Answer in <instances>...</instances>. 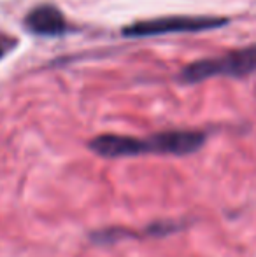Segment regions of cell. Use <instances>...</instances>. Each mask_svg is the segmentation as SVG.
I'll list each match as a JSON object with an SVG mask.
<instances>
[{
	"label": "cell",
	"mask_w": 256,
	"mask_h": 257,
	"mask_svg": "<svg viewBox=\"0 0 256 257\" xmlns=\"http://www.w3.org/2000/svg\"><path fill=\"white\" fill-rule=\"evenodd\" d=\"M228 20L216 16H163L133 23L125 28L123 34L128 37H151V35L179 34V32H202L209 28L223 27Z\"/></svg>",
	"instance_id": "obj_3"
},
{
	"label": "cell",
	"mask_w": 256,
	"mask_h": 257,
	"mask_svg": "<svg viewBox=\"0 0 256 257\" xmlns=\"http://www.w3.org/2000/svg\"><path fill=\"white\" fill-rule=\"evenodd\" d=\"M256 70V46L244 48L239 51L226 53L218 58H204L195 63L188 65L183 70L181 77L186 82L204 81L207 77L214 75H232V77H240L247 75Z\"/></svg>",
	"instance_id": "obj_2"
},
{
	"label": "cell",
	"mask_w": 256,
	"mask_h": 257,
	"mask_svg": "<svg viewBox=\"0 0 256 257\" xmlns=\"http://www.w3.org/2000/svg\"><path fill=\"white\" fill-rule=\"evenodd\" d=\"M205 142L202 132L174 130L156 133L147 139L123 135H99L90 142V149L104 158H132L140 154H174L186 156L198 151Z\"/></svg>",
	"instance_id": "obj_1"
},
{
	"label": "cell",
	"mask_w": 256,
	"mask_h": 257,
	"mask_svg": "<svg viewBox=\"0 0 256 257\" xmlns=\"http://www.w3.org/2000/svg\"><path fill=\"white\" fill-rule=\"evenodd\" d=\"M7 51V46H6V42L2 41V39H0V58L4 56V53Z\"/></svg>",
	"instance_id": "obj_5"
},
{
	"label": "cell",
	"mask_w": 256,
	"mask_h": 257,
	"mask_svg": "<svg viewBox=\"0 0 256 257\" xmlns=\"http://www.w3.org/2000/svg\"><path fill=\"white\" fill-rule=\"evenodd\" d=\"M25 25L34 34L48 35V37L63 34L67 28L62 11L56 9L55 6H49V4L32 9L25 18Z\"/></svg>",
	"instance_id": "obj_4"
}]
</instances>
